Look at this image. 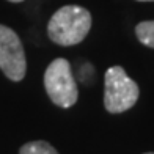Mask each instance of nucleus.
Here are the masks:
<instances>
[{"label":"nucleus","mask_w":154,"mask_h":154,"mask_svg":"<svg viewBox=\"0 0 154 154\" xmlns=\"http://www.w3.org/2000/svg\"><path fill=\"white\" fill-rule=\"evenodd\" d=\"M138 2H154V0H138Z\"/></svg>","instance_id":"obj_8"},{"label":"nucleus","mask_w":154,"mask_h":154,"mask_svg":"<svg viewBox=\"0 0 154 154\" xmlns=\"http://www.w3.org/2000/svg\"><path fill=\"white\" fill-rule=\"evenodd\" d=\"M145 154H154V152H145Z\"/></svg>","instance_id":"obj_9"},{"label":"nucleus","mask_w":154,"mask_h":154,"mask_svg":"<svg viewBox=\"0 0 154 154\" xmlns=\"http://www.w3.org/2000/svg\"><path fill=\"white\" fill-rule=\"evenodd\" d=\"M135 35L142 44L154 49V20L140 22L135 27Z\"/></svg>","instance_id":"obj_5"},{"label":"nucleus","mask_w":154,"mask_h":154,"mask_svg":"<svg viewBox=\"0 0 154 154\" xmlns=\"http://www.w3.org/2000/svg\"><path fill=\"white\" fill-rule=\"evenodd\" d=\"M140 90L121 66H112L104 75V106L110 113H121L135 106Z\"/></svg>","instance_id":"obj_2"},{"label":"nucleus","mask_w":154,"mask_h":154,"mask_svg":"<svg viewBox=\"0 0 154 154\" xmlns=\"http://www.w3.org/2000/svg\"><path fill=\"white\" fill-rule=\"evenodd\" d=\"M0 69L13 82H20L27 71L22 43L16 32L5 25H0Z\"/></svg>","instance_id":"obj_4"},{"label":"nucleus","mask_w":154,"mask_h":154,"mask_svg":"<svg viewBox=\"0 0 154 154\" xmlns=\"http://www.w3.org/2000/svg\"><path fill=\"white\" fill-rule=\"evenodd\" d=\"M19 154H58L57 149L51 143L44 140H36V142H29L19 149Z\"/></svg>","instance_id":"obj_6"},{"label":"nucleus","mask_w":154,"mask_h":154,"mask_svg":"<svg viewBox=\"0 0 154 154\" xmlns=\"http://www.w3.org/2000/svg\"><path fill=\"white\" fill-rule=\"evenodd\" d=\"M8 2H13V3H19V2H24V0H8Z\"/></svg>","instance_id":"obj_7"},{"label":"nucleus","mask_w":154,"mask_h":154,"mask_svg":"<svg viewBox=\"0 0 154 154\" xmlns=\"http://www.w3.org/2000/svg\"><path fill=\"white\" fill-rule=\"evenodd\" d=\"M91 29L90 11L77 5H65L49 20L47 35L58 46H74L85 39Z\"/></svg>","instance_id":"obj_1"},{"label":"nucleus","mask_w":154,"mask_h":154,"mask_svg":"<svg viewBox=\"0 0 154 154\" xmlns=\"http://www.w3.org/2000/svg\"><path fill=\"white\" fill-rule=\"evenodd\" d=\"M44 87L51 101L63 109L72 107L79 97V90L71 72V65L65 58H55L47 66L44 72Z\"/></svg>","instance_id":"obj_3"}]
</instances>
